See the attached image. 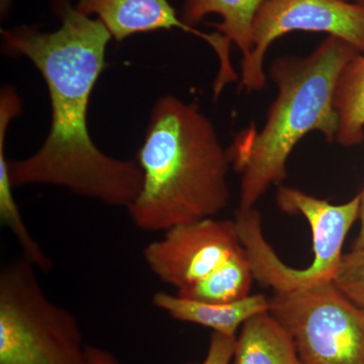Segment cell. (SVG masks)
<instances>
[{
  "label": "cell",
  "instance_id": "1",
  "mask_svg": "<svg viewBox=\"0 0 364 364\" xmlns=\"http://www.w3.org/2000/svg\"><path fill=\"white\" fill-rule=\"evenodd\" d=\"M54 6L61 18L54 32L26 26L1 31L4 52L26 57L42 74L52 109L50 132L40 149L25 159L9 160L11 184L58 186L128 208L142 188V170L135 161L98 149L87 126L91 92L104 71L111 33L69 0H54Z\"/></svg>",
  "mask_w": 364,
  "mask_h": 364
},
{
  "label": "cell",
  "instance_id": "2",
  "mask_svg": "<svg viewBox=\"0 0 364 364\" xmlns=\"http://www.w3.org/2000/svg\"><path fill=\"white\" fill-rule=\"evenodd\" d=\"M136 158L142 188L127 210L141 231L165 232L227 208L231 158L196 102L160 97Z\"/></svg>",
  "mask_w": 364,
  "mask_h": 364
},
{
  "label": "cell",
  "instance_id": "3",
  "mask_svg": "<svg viewBox=\"0 0 364 364\" xmlns=\"http://www.w3.org/2000/svg\"><path fill=\"white\" fill-rule=\"evenodd\" d=\"M359 54L333 36L306 57L282 56L270 64L269 76L277 95L260 131L248 128L235 138L229 155L241 172L240 208L251 210L273 184L287 176L294 148L311 132L335 142L338 117L335 88L346 64Z\"/></svg>",
  "mask_w": 364,
  "mask_h": 364
},
{
  "label": "cell",
  "instance_id": "4",
  "mask_svg": "<svg viewBox=\"0 0 364 364\" xmlns=\"http://www.w3.org/2000/svg\"><path fill=\"white\" fill-rule=\"evenodd\" d=\"M25 257L0 270V364H90L77 318L46 293Z\"/></svg>",
  "mask_w": 364,
  "mask_h": 364
},
{
  "label": "cell",
  "instance_id": "5",
  "mask_svg": "<svg viewBox=\"0 0 364 364\" xmlns=\"http://www.w3.org/2000/svg\"><path fill=\"white\" fill-rule=\"evenodd\" d=\"M277 202L282 212L306 218L313 235L314 259L305 268L287 267L265 240L259 213L255 208L238 210L235 221L254 279L272 287L275 293H289L332 282L343 256L345 239L360 215V193L349 202L332 205L299 189L280 186Z\"/></svg>",
  "mask_w": 364,
  "mask_h": 364
},
{
  "label": "cell",
  "instance_id": "6",
  "mask_svg": "<svg viewBox=\"0 0 364 364\" xmlns=\"http://www.w3.org/2000/svg\"><path fill=\"white\" fill-rule=\"evenodd\" d=\"M269 304L303 364H364V309L334 282L274 293Z\"/></svg>",
  "mask_w": 364,
  "mask_h": 364
},
{
  "label": "cell",
  "instance_id": "7",
  "mask_svg": "<svg viewBox=\"0 0 364 364\" xmlns=\"http://www.w3.org/2000/svg\"><path fill=\"white\" fill-rule=\"evenodd\" d=\"M293 32L326 33L364 54V6L346 0H264L253 21L252 50L241 61L240 87L265 90L267 50Z\"/></svg>",
  "mask_w": 364,
  "mask_h": 364
},
{
  "label": "cell",
  "instance_id": "8",
  "mask_svg": "<svg viewBox=\"0 0 364 364\" xmlns=\"http://www.w3.org/2000/svg\"><path fill=\"white\" fill-rule=\"evenodd\" d=\"M245 251L236 221L213 217L170 228L144 248L143 258L157 279L178 293Z\"/></svg>",
  "mask_w": 364,
  "mask_h": 364
},
{
  "label": "cell",
  "instance_id": "9",
  "mask_svg": "<svg viewBox=\"0 0 364 364\" xmlns=\"http://www.w3.org/2000/svg\"><path fill=\"white\" fill-rule=\"evenodd\" d=\"M75 7L85 16H97L117 42L136 33L172 28L195 35L207 42L219 58V73L213 85L215 91L222 92L225 86L238 79L230 57L231 45L221 33H203L186 25L168 0H78Z\"/></svg>",
  "mask_w": 364,
  "mask_h": 364
},
{
  "label": "cell",
  "instance_id": "10",
  "mask_svg": "<svg viewBox=\"0 0 364 364\" xmlns=\"http://www.w3.org/2000/svg\"><path fill=\"white\" fill-rule=\"evenodd\" d=\"M152 303L174 320L203 326L230 337H236L249 318L269 312L270 309L269 299L263 294H249L228 303H208L157 291Z\"/></svg>",
  "mask_w": 364,
  "mask_h": 364
},
{
  "label": "cell",
  "instance_id": "11",
  "mask_svg": "<svg viewBox=\"0 0 364 364\" xmlns=\"http://www.w3.org/2000/svg\"><path fill=\"white\" fill-rule=\"evenodd\" d=\"M234 364H303L293 337L270 312L244 323L235 344Z\"/></svg>",
  "mask_w": 364,
  "mask_h": 364
},
{
  "label": "cell",
  "instance_id": "12",
  "mask_svg": "<svg viewBox=\"0 0 364 364\" xmlns=\"http://www.w3.org/2000/svg\"><path fill=\"white\" fill-rule=\"evenodd\" d=\"M264 0H186L181 14L184 23L193 26L210 14L221 18L210 23L230 45L237 46L246 59L252 50L254 18Z\"/></svg>",
  "mask_w": 364,
  "mask_h": 364
},
{
  "label": "cell",
  "instance_id": "13",
  "mask_svg": "<svg viewBox=\"0 0 364 364\" xmlns=\"http://www.w3.org/2000/svg\"><path fill=\"white\" fill-rule=\"evenodd\" d=\"M334 107L338 117L335 142L353 147L364 141V54L344 67L335 88Z\"/></svg>",
  "mask_w": 364,
  "mask_h": 364
},
{
  "label": "cell",
  "instance_id": "14",
  "mask_svg": "<svg viewBox=\"0 0 364 364\" xmlns=\"http://www.w3.org/2000/svg\"><path fill=\"white\" fill-rule=\"evenodd\" d=\"M253 279L252 268L245 251L208 279L176 294L195 301L228 303L249 296Z\"/></svg>",
  "mask_w": 364,
  "mask_h": 364
},
{
  "label": "cell",
  "instance_id": "15",
  "mask_svg": "<svg viewBox=\"0 0 364 364\" xmlns=\"http://www.w3.org/2000/svg\"><path fill=\"white\" fill-rule=\"evenodd\" d=\"M333 282L347 298L364 309V248H353L343 254Z\"/></svg>",
  "mask_w": 364,
  "mask_h": 364
},
{
  "label": "cell",
  "instance_id": "16",
  "mask_svg": "<svg viewBox=\"0 0 364 364\" xmlns=\"http://www.w3.org/2000/svg\"><path fill=\"white\" fill-rule=\"evenodd\" d=\"M236 337L226 336L213 332L207 355L200 363L184 364H231L234 358Z\"/></svg>",
  "mask_w": 364,
  "mask_h": 364
},
{
  "label": "cell",
  "instance_id": "17",
  "mask_svg": "<svg viewBox=\"0 0 364 364\" xmlns=\"http://www.w3.org/2000/svg\"><path fill=\"white\" fill-rule=\"evenodd\" d=\"M87 352L90 364H122L112 351L102 347L87 345Z\"/></svg>",
  "mask_w": 364,
  "mask_h": 364
},
{
  "label": "cell",
  "instance_id": "18",
  "mask_svg": "<svg viewBox=\"0 0 364 364\" xmlns=\"http://www.w3.org/2000/svg\"><path fill=\"white\" fill-rule=\"evenodd\" d=\"M361 203H360V215H359V220H360V230L358 239H356L354 248H364V188L360 193Z\"/></svg>",
  "mask_w": 364,
  "mask_h": 364
},
{
  "label": "cell",
  "instance_id": "19",
  "mask_svg": "<svg viewBox=\"0 0 364 364\" xmlns=\"http://www.w3.org/2000/svg\"><path fill=\"white\" fill-rule=\"evenodd\" d=\"M14 1V0H0V14H1L2 18H6Z\"/></svg>",
  "mask_w": 364,
  "mask_h": 364
},
{
  "label": "cell",
  "instance_id": "20",
  "mask_svg": "<svg viewBox=\"0 0 364 364\" xmlns=\"http://www.w3.org/2000/svg\"><path fill=\"white\" fill-rule=\"evenodd\" d=\"M346 1L353 2V4H360V6H364V0H346Z\"/></svg>",
  "mask_w": 364,
  "mask_h": 364
}]
</instances>
